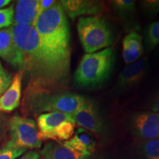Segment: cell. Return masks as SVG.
Returning <instances> with one entry per match:
<instances>
[{
	"label": "cell",
	"instance_id": "obj_17",
	"mask_svg": "<svg viewBox=\"0 0 159 159\" xmlns=\"http://www.w3.org/2000/svg\"><path fill=\"white\" fill-rule=\"evenodd\" d=\"M63 144L67 148L82 153H91L94 150L96 142L89 131L79 128L75 131L73 136Z\"/></svg>",
	"mask_w": 159,
	"mask_h": 159
},
{
	"label": "cell",
	"instance_id": "obj_16",
	"mask_svg": "<svg viewBox=\"0 0 159 159\" xmlns=\"http://www.w3.org/2000/svg\"><path fill=\"white\" fill-rule=\"evenodd\" d=\"M144 54L142 37L136 32H130L122 41V57L126 64L138 61Z\"/></svg>",
	"mask_w": 159,
	"mask_h": 159
},
{
	"label": "cell",
	"instance_id": "obj_4",
	"mask_svg": "<svg viewBox=\"0 0 159 159\" xmlns=\"http://www.w3.org/2000/svg\"><path fill=\"white\" fill-rule=\"evenodd\" d=\"M112 47L83 55L74 75L75 83L82 89H96L108 80L114 64Z\"/></svg>",
	"mask_w": 159,
	"mask_h": 159
},
{
	"label": "cell",
	"instance_id": "obj_30",
	"mask_svg": "<svg viewBox=\"0 0 159 159\" xmlns=\"http://www.w3.org/2000/svg\"><path fill=\"white\" fill-rule=\"evenodd\" d=\"M0 115H1V114H0ZM0 118H1V116H0ZM0 123H1V119H0Z\"/></svg>",
	"mask_w": 159,
	"mask_h": 159
},
{
	"label": "cell",
	"instance_id": "obj_13",
	"mask_svg": "<svg viewBox=\"0 0 159 159\" xmlns=\"http://www.w3.org/2000/svg\"><path fill=\"white\" fill-rule=\"evenodd\" d=\"M39 16V0H19L16 4L13 25L34 26Z\"/></svg>",
	"mask_w": 159,
	"mask_h": 159
},
{
	"label": "cell",
	"instance_id": "obj_14",
	"mask_svg": "<svg viewBox=\"0 0 159 159\" xmlns=\"http://www.w3.org/2000/svg\"><path fill=\"white\" fill-rule=\"evenodd\" d=\"M0 57L13 66L20 68L21 55L13 39L11 27L0 30Z\"/></svg>",
	"mask_w": 159,
	"mask_h": 159
},
{
	"label": "cell",
	"instance_id": "obj_28",
	"mask_svg": "<svg viewBox=\"0 0 159 159\" xmlns=\"http://www.w3.org/2000/svg\"><path fill=\"white\" fill-rule=\"evenodd\" d=\"M11 2V0H0V8L5 7Z\"/></svg>",
	"mask_w": 159,
	"mask_h": 159
},
{
	"label": "cell",
	"instance_id": "obj_3",
	"mask_svg": "<svg viewBox=\"0 0 159 159\" xmlns=\"http://www.w3.org/2000/svg\"><path fill=\"white\" fill-rule=\"evenodd\" d=\"M87 99L66 89H26L23 110L27 114L60 112L72 115Z\"/></svg>",
	"mask_w": 159,
	"mask_h": 159
},
{
	"label": "cell",
	"instance_id": "obj_8",
	"mask_svg": "<svg viewBox=\"0 0 159 159\" xmlns=\"http://www.w3.org/2000/svg\"><path fill=\"white\" fill-rule=\"evenodd\" d=\"M75 124L89 132L97 134H102L105 126L104 121L97 105L91 99H87L86 102L71 115Z\"/></svg>",
	"mask_w": 159,
	"mask_h": 159
},
{
	"label": "cell",
	"instance_id": "obj_20",
	"mask_svg": "<svg viewBox=\"0 0 159 159\" xmlns=\"http://www.w3.org/2000/svg\"><path fill=\"white\" fill-rule=\"evenodd\" d=\"M140 151L144 159H159V139L143 141Z\"/></svg>",
	"mask_w": 159,
	"mask_h": 159
},
{
	"label": "cell",
	"instance_id": "obj_10",
	"mask_svg": "<svg viewBox=\"0 0 159 159\" xmlns=\"http://www.w3.org/2000/svg\"><path fill=\"white\" fill-rule=\"evenodd\" d=\"M65 13L71 19L77 17L102 15L106 11L105 3L93 0H62L60 2Z\"/></svg>",
	"mask_w": 159,
	"mask_h": 159
},
{
	"label": "cell",
	"instance_id": "obj_21",
	"mask_svg": "<svg viewBox=\"0 0 159 159\" xmlns=\"http://www.w3.org/2000/svg\"><path fill=\"white\" fill-rule=\"evenodd\" d=\"M25 149L14 148L7 144L0 150V159H17L26 152Z\"/></svg>",
	"mask_w": 159,
	"mask_h": 159
},
{
	"label": "cell",
	"instance_id": "obj_15",
	"mask_svg": "<svg viewBox=\"0 0 159 159\" xmlns=\"http://www.w3.org/2000/svg\"><path fill=\"white\" fill-rule=\"evenodd\" d=\"M42 159H89L91 153H82L67 148L63 144L47 143L40 152Z\"/></svg>",
	"mask_w": 159,
	"mask_h": 159
},
{
	"label": "cell",
	"instance_id": "obj_11",
	"mask_svg": "<svg viewBox=\"0 0 159 159\" xmlns=\"http://www.w3.org/2000/svg\"><path fill=\"white\" fill-rule=\"evenodd\" d=\"M148 64L147 57H142L127 66L119 75L117 87L120 89H128L136 85L146 74Z\"/></svg>",
	"mask_w": 159,
	"mask_h": 159
},
{
	"label": "cell",
	"instance_id": "obj_26",
	"mask_svg": "<svg viewBox=\"0 0 159 159\" xmlns=\"http://www.w3.org/2000/svg\"><path fill=\"white\" fill-rule=\"evenodd\" d=\"M17 159H42V158L36 151H29Z\"/></svg>",
	"mask_w": 159,
	"mask_h": 159
},
{
	"label": "cell",
	"instance_id": "obj_1",
	"mask_svg": "<svg viewBox=\"0 0 159 159\" xmlns=\"http://www.w3.org/2000/svg\"><path fill=\"white\" fill-rule=\"evenodd\" d=\"M11 28L21 55L19 70L28 77L26 89H66L69 77L46 50L35 27L13 25Z\"/></svg>",
	"mask_w": 159,
	"mask_h": 159
},
{
	"label": "cell",
	"instance_id": "obj_9",
	"mask_svg": "<svg viewBox=\"0 0 159 159\" xmlns=\"http://www.w3.org/2000/svg\"><path fill=\"white\" fill-rule=\"evenodd\" d=\"M133 133L143 141L159 139V113L144 111L131 119Z\"/></svg>",
	"mask_w": 159,
	"mask_h": 159
},
{
	"label": "cell",
	"instance_id": "obj_25",
	"mask_svg": "<svg viewBox=\"0 0 159 159\" xmlns=\"http://www.w3.org/2000/svg\"><path fill=\"white\" fill-rule=\"evenodd\" d=\"M54 0H40L39 1V15L43 11L51 8L56 3Z\"/></svg>",
	"mask_w": 159,
	"mask_h": 159
},
{
	"label": "cell",
	"instance_id": "obj_23",
	"mask_svg": "<svg viewBox=\"0 0 159 159\" xmlns=\"http://www.w3.org/2000/svg\"><path fill=\"white\" fill-rule=\"evenodd\" d=\"M141 6L147 15L154 17L159 13V0H145L141 2Z\"/></svg>",
	"mask_w": 159,
	"mask_h": 159
},
{
	"label": "cell",
	"instance_id": "obj_24",
	"mask_svg": "<svg viewBox=\"0 0 159 159\" xmlns=\"http://www.w3.org/2000/svg\"><path fill=\"white\" fill-rule=\"evenodd\" d=\"M13 80V77L5 70L0 72V97L8 89Z\"/></svg>",
	"mask_w": 159,
	"mask_h": 159
},
{
	"label": "cell",
	"instance_id": "obj_5",
	"mask_svg": "<svg viewBox=\"0 0 159 159\" xmlns=\"http://www.w3.org/2000/svg\"><path fill=\"white\" fill-rule=\"evenodd\" d=\"M80 41L86 53H93L110 47L114 33L107 19L102 15L80 17L77 23Z\"/></svg>",
	"mask_w": 159,
	"mask_h": 159
},
{
	"label": "cell",
	"instance_id": "obj_22",
	"mask_svg": "<svg viewBox=\"0 0 159 159\" xmlns=\"http://www.w3.org/2000/svg\"><path fill=\"white\" fill-rule=\"evenodd\" d=\"M14 8L13 6L0 9V28H4L13 25Z\"/></svg>",
	"mask_w": 159,
	"mask_h": 159
},
{
	"label": "cell",
	"instance_id": "obj_19",
	"mask_svg": "<svg viewBox=\"0 0 159 159\" xmlns=\"http://www.w3.org/2000/svg\"><path fill=\"white\" fill-rule=\"evenodd\" d=\"M111 8L120 16L132 15L136 11L134 0H114L110 2Z\"/></svg>",
	"mask_w": 159,
	"mask_h": 159
},
{
	"label": "cell",
	"instance_id": "obj_29",
	"mask_svg": "<svg viewBox=\"0 0 159 159\" xmlns=\"http://www.w3.org/2000/svg\"><path fill=\"white\" fill-rule=\"evenodd\" d=\"M4 70H5V69H3L2 66V64H1V63H0V72H1V71H3Z\"/></svg>",
	"mask_w": 159,
	"mask_h": 159
},
{
	"label": "cell",
	"instance_id": "obj_6",
	"mask_svg": "<svg viewBox=\"0 0 159 159\" xmlns=\"http://www.w3.org/2000/svg\"><path fill=\"white\" fill-rule=\"evenodd\" d=\"M75 125L71 114L60 112L41 114L37 119L38 136L41 141L66 142L74 135Z\"/></svg>",
	"mask_w": 159,
	"mask_h": 159
},
{
	"label": "cell",
	"instance_id": "obj_12",
	"mask_svg": "<svg viewBox=\"0 0 159 159\" xmlns=\"http://www.w3.org/2000/svg\"><path fill=\"white\" fill-rule=\"evenodd\" d=\"M23 77L24 73L21 70L18 71L13 76L11 84L0 97V112H12L19 106Z\"/></svg>",
	"mask_w": 159,
	"mask_h": 159
},
{
	"label": "cell",
	"instance_id": "obj_7",
	"mask_svg": "<svg viewBox=\"0 0 159 159\" xmlns=\"http://www.w3.org/2000/svg\"><path fill=\"white\" fill-rule=\"evenodd\" d=\"M10 140L7 144L14 148L25 150L39 149L42 141L39 139V130L34 119L28 117L14 116L9 122Z\"/></svg>",
	"mask_w": 159,
	"mask_h": 159
},
{
	"label": "cell",
	"instance_id": "obj_27",
	"mask_svg": "<svg viewBox=\"0 0 159 159\" xmlns=\"http://www.w3.org/2000/svg\"><path fill=\"white\" fill-rule=\"evenodd\" d=\"M152 112L159 113V93L157 95L156 99H155L153 105L152 106Z\"/></svg>",
	"mask_w": 159,
	"mask_h": 159
},
{
	"label": "cell",
	"instance_id": "obj_18",
	"mask_svg": "<svg viewBox=\"0 0 159 159\" xmlns=\"http://www.w3.org/2000/svg\"><path fill=\"white\" fill-rule=\"evenodd\" d=\"M159 45V21L148 26L145 32V46L148 52L152 51Z\"/></svg>",
	"mask_w": 159,
	"mask_h": 159
},
{
	"label": "cell",
	"instance_id": "obj_2",
	"mask_svg": "<svg viewBox=\"0 0 159 159\" xmlns=\"http://www.w3.org/2000/svg\"><path fill=\"white\" fill-rule=\"evenodd\" d=\"M33 27L42 44L66 76L70 70V31L66 16L60 2L42 12Z\"/></svg>",
	"mask_w": 159,
	"mask_h": 159
}]
</instances>
